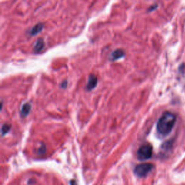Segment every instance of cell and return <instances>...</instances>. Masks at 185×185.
<instances>
[{
    "label": "cell",
    "instance_id": "9",
    "mask_svg": "<svg viewBox=\"0 0 185 185\" xmlns=\"http://www.w3.org/2000/svg\"><path fill=\"white\" fill-rule=\"evenodd\" d=\"M10 129V126L9 125V124H4V125L2 126V135H4V134L8 132Z\"/></svg>",
    "mask_w": 185,
    "mask_h": 185
},
{
    "label": "cell",
    "instance_id": "7",
    "mask_svg": "<svg viewBox=\"0 0 185 185\" xmlns=\"http://www.w3.org/2000/svg\"><path fill=\"white\" fill-rule=\"evenodd\" d=\"M45 43L43 39H39L36 42L34 45V52L36 53H39L44 48Z\"/></svg>",
    "mask_w": 185,
    "mask_h": 185
},
{
    "label": "cell",
    "instance_id": "3",
    "mask_svg": "<svg viewBox=\"0 0 185 185\" xmlns=\"http://www.w3.org/2000/svg\"><path fill=\"white\" fill-rule=\"evenodd\" d=\"M153 165L151 163H142L137 166L135 168V173L138 177H145L151 172Z\"/></svg>",
    "mask_w": 185,
    "mask_h": 185
},
{
    "label": "cell",
    "instance_id": "1",
    "mask_svg": "<svg viewBox=\"0 0 185 185\" xmlns=\"http://www.w3.org/2000/svg\"><path fill=\"white\" fill-rule=\"evenodd\" d=\"M176 122V116L171 112H165L157 123V132L161 136L168 135L172 130Z\"/></svg>",
    "mask_w": 185,
    "mask_h": 185
},
{
    "label": "cell",
    "instance_id": "4",
    "mask_svg": "<svg viewBox=\"0 0 185 185\" xmlns=\"http://www.w3.org/2000/svg\"><path fill=\"white\" fill-rule=\"evenodd\" d=\"M124 52L122 49H117L114 50V52L112 53V55H111L110 59L112 60V61H115V60H118L121 58L124 57Z\"/></svg>",
    "mask_w": 185,
    "mask_h": 185
},
{
    "label": "cell",
    "instance_id": "5",
    "mask_svg": "<svg viewBox=\"0 0 185 185\" xmlns=\"http://www.w3.org/2000/svg\"><path fill=\"white\" fill-rule=\"evenodd\" d=\"M97 82H98V80H97V78L96 76L93 75L90 76L88 82V85H87L88 91H91V90L93 89L96 86Z\"/></svg>",
    "mask_w": 185,
    "mask_h": 185
},
{
    "label": "cell",
    "instance_id": "8",
    "mask_svg": "<svg viewBox=\"0 0 185 185\" xmlns=\"http://www.w3.org/2000/svg\"><path fill=\"white\" fill-rule=\"evenodd\" d=\"M31 110V106L29 103H25L23 105L22 109H21V114L23 117H25L28 114V113Z\"/></svg>",
    "mask_w": 185,
    "mask_h": 185
},
{
    "label": "cell",
    "instance_id": "2",
    "mask_svg": "<svg viewBox=\"0 0 185 185\" xmlns=\"http://www.w3.org/2000/svg\"><path fill=\"white\" fill-rule=\"evenodd\" d=\"M152 155V147L150 144H144L141 145L138 150V156L140 160L149 159Z\"/></svg>",
    "mask_w": 185,
    "mask_h": 185
},
{
    "label": "cell",
    "instance_id": "6",
    "mask_svg": "<svg viewBox=\"0 0 185 185\" xmlns=\"http://www.w3.org/2000/svg\"><path fill=\"white\" fill-rule=\"evenodd\" d=\"M43 28H44L43 24H42V23H38V24L36 25L35 26L32 28L31 31L29 32V33L31 36H36V35L38 34L43 31Z\"/></svg>",
    "mask_w": 185,
    "mask_h": 185
}]
</instances>
